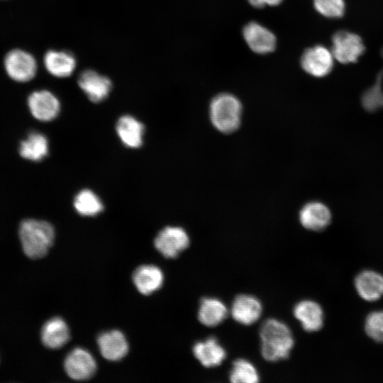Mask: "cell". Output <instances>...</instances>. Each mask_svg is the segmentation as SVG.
<instances>
[{
    "label": "cell",
    "instance_id": "4",
    "mask_svg": "<svg viewBox=\"0 0 383 383\" xmlns=\"http://www.w3.org/2000/svg\"><path fill=\"white\" fill-rule=\"evenodd\" d=\"M4 67L7 75L17 82H27L33 79L38 70L35 58L22 49H13L4 59Z\"/></svg>",
    "mask_w": 383,
    "mask_h": 383
},
{
    "label": "cell",
    "instance_id": "8",
    "mask_svg": "<svg viewBox=\"0 0 383 383\" xmlns=\"http://www.w3.org/2000/svg\"><path fill=\"white\" fill-rule=\"evenodd\" d=\"M64 367L67 375L77 381L90 379L96 370L94 358L89 351L82 348H76L68 353Z\"/></svg>",
    "mask_w": 383,
    "mask_h": 383
},
{
    "label": "cell",
    "instance_id": "28",
    "mask_svg": "<svg viewBox=\"0 0 383 383\" xmlns=\"http://www.w3.org/2000/svg\"><path fill=\"white\" fill-rule=\"evenodd\" d=\"M365 329L370 338L383 343V311L370 313L365 319Z\"/></svg>",
    "mask_w": 383,
    "mask_h": 383
},
{
    "label": "cell",
    "instance_id": "16",
    "mask_svg": "<svg viewBox=\"0 0 383 383\" xmlns=\"http://www.w3.org/2000/svg\"><path fill=\"white\" fill-rule=\"evenodd\" d=\"M293 314L307 332H316L323 327V311L320 304L314 301H299L294 306Z\"/></svg>",
    "mask_w": 383,
    "mask_h": 383
},
{
    "label": "cell",
    "instance_id": "26",
    "mask_svg": "<svg viewBox=\"0 0 383 383\" xmlns=\"http://www.w3.org/2000/svg\"><path fill=\"white\" fill-rule=\"evenodd\" d=\"M381 55L383 58V48L381 50ZM382 81H383V67L378 72L374 84L367 89L362 94L361 101L364 109L370 112L375 111L380 108H383L382 100Z\"/></svg>",
    "mask_w": 383,
    "mask_h": 383
},
{
    "label": "cell",
    "instance_id": "3",
    "mask_svg": "<svg viewBox=\"0 0 383 383\" xmlns=\"http://www.w3.org/2000/svg\"><path fill=\"white\" fill-rule=\"evenodd\" d=\"M242 111L240 101L231 94H218L210 103L211 121L213 126L223 133H232L240 127Z\"/></svg>",
    "mask_w": 383,
    "mask_h": 383
},
{
    "label": "cell",
    "instance_id": "13",
    "mask_svg": "<svg viewBox=\"0 0 383 383\" xmlns=\"http://www.w3.org/2000/svg\"><path fill=\"white\" fill-rule=\"evenodd\" d=\"M243 35L249 48L256 53H269L275 48V35L258 23H248L243 28Z\"/></svg>",
    "mask_w": 383,
    "mask_h": 383
},
{
    "label": "cell",
    "instance_id": "29",
    "mask_svg": "<svg viewBox=\"0 0 383 383\" xmlns=\"http://www.w3.org/2000/svg\"><path fill=\"white\" fill-rule=\"evenodd\" d=\"M248 1L252 6L257 9L262 8L265 6L263 0H248Z\"/></svg>",
    "mask_w": 383,
    "mask_h": 383
},
{
    "label": "cell",
    "instance_id": "24",
    "mask_svg": "<svg viewBox=\"0 0 383 383\" xmlns=\"http://www.w3.org/2000/svg\"><path fill=\"white\" fill-rule=\"evenodd\" d=\"M74 207L76 211L83 216H94L104 209L99 197L90 189L79 192L74 199Z\"/></svg>",
    "mask_w": 383,
    "mask_h": 383
},
{
    "label": "cell",
    "instance_id": "21",
    "mask_svg": "<svg viewBox=\"0 0 383 383\" xmlns=\"http://www.w3.org/2000/svg\"><path fill=\"white\" fill-rule=\"evenodd\" d=\"M70 330L66 322L60 317H54L45 322L41 331V340L45 346L58 349L70 340Z\"/></svg>",
    "mask_w": 383,
    "mask_h": 383
},
{
    "label": "cell",
    "instance_id": "31",
    "mask_svg": "<svg viewBox=\"0 0 383 383\" xmlns=\"http://www.w3.org/2000/svg\"><path fill=\"white\" fill-rule=\"evenodd\" d=\"M382 100H383V87H382Z\"/></svg>",
    "mask_w": 383,
    "mask_h": 383
},
{
    "label": "cell",
    "instance_id": "12",
    "mask_svg": "<svg viewBox=\"0 0 383 383\" xmlns=\"http://www.w3.org/2000/svg\"><path fill=\"white\" fill-rule=\"evenodd\" d=\"M194 357L206 368L221 365L225 360L227 353L216 337H209L204 340L198 341L192 347Z\"/></svg>",
    "mask_w": 383,
    "mask_h": 383
},
{
    "label": "cell",
    "instance_id": "19",
    "mask_svg": "<svg viewBox=\"0 0 383 383\" xmlns=\"http://www.w3.org/2000/svg\"><path fill=\"white\" fill-rule=\"evenodd\" d=\"M164 275L162 270L153 265H143L133 272V282L143 295H150L162 286Z\"/></svg>",
    "mask_w": 383,
    "mask_h": 383
},
{
    "label": "cell",
    "instance_id": "25",
    "mask_svg": "<svg viewBox=\"0 0 383 383\" xmlns=\"http://www.w3.org/2000/svg\"><path fill=\"white\" fill-rule=\"evenodd\" d=\"M228 377L231 383H257L260 382V375L255 365L243 358L233 362Z\"/></svg>",
    "mask_w": 383,
    "mask_h": 383
},
{
    "label": "cell",
    "instance_id": "5",
    "mask_svg": "<svg viewBox=\"0 0 383 383\" xmlns=\"http://www.w3.org/2000/svg\"><path fill=\"white\" fill-rule=\"evenodd\" d=\"M335 60L342 64L354 63L365 52L360 36L348 30H338L332 37L331 49Z\"/></svg>",
    "mask_w": 383,
    "mask_h": 383
},
{
    "label": "cell",
    "instance_id": "30",
    "mask_svg": "<svg viewBox=\"0 0 383 383\" xmlns=\"http://www.w3.org/2000/svg\"><path fill=\"white\" fill-rule=\"evenodd\" d=\"M265 5L277 6L279 5L282 0H263Z\"/></svg>",
    "mask_w": 383,
    "mask_h": 383
},
{
    "label": "cell",
    "instance_id": "9",
    "mask_svg": "<svg viewBox=\"0 0 383 383\" xmlns=\"http://www.w3.org/2000/svg\"><path fill=\"white\" fill-rule=\"evenodd\" d=\"M27 102L32 116L40 121H52L60 111L59 99L53 93L46 89L32 92L28 97Z\"/></svg>",
    "mask_w": 383,
    "mask_h": 383
},
{
    "label": "cell",
    "instance_id": "2",
    "mask_svg": "<svg viewBox=\"0 0 383 383\" xmlns=\"http://www.w3.org/2000/svg\"><path fill=\"white\" fill-rule=\"evenodd\" d=\"M19 238L24 253L31 259H39L44 257L52 245L55 230L47 221L25 219L20 224Z\"/></svg>",
    "mask_w": 383,
    "mask_h": 383
},
{
    "label": "cell",
    "instance_id": "23",
    "mask_svg": "<svg viewBox=\"0 0 383 383\" xmlns=\"http://www.w3.org/2000/svg\"><path fill=\"white\" fill-rule=\"evenodd\" d=\"M49 145L46 136L38 131H31L21 142L19 153L24 159L33 162L43 160L48 154Z\"/></svg>",
    "mask_w": 383,
    "mask_h": 383
},
{
    "label": "cell",
    "instance_id": "15",
    "mask_svg": "<svg viewBox=\"0 0 383 383\" xmlns=\"http://www.w3.org/2000/svg\"><path fill=\"white\" fill-rule=\"evenodd\" d=\"M299 217L302 226L313 231L326 229L331 221L329 209L318 201H311L305 204L301 209Z\"/></svg>",
    "mask_w": 383,
    "mask_h": 383
},
{
    "label": "cell",
    "instance_id": "18",
    "mask_svg": "<svg viewBox=\"0 0 383 383\" xmlns=\"http://www.w3.org/2000/svg\"><path fill=\"white\" fill-rule=\"evenodd\" d=\"M228 315L226 304L216 297H204L200 300L197 312L199 321L206 327H216L222 323Z\"/></svg>",
    "mask_w": 383,
    "mask_h": 383
},
{
    "label": "cell",
    "instance_id": "14",
    "mask_svg": "<svg viewBox=\"0 0 383 383\" xmlns=\"http://www.w3.org/2000/svg\"><path fill=\"white\" fill-rule=\"evenodd\" d=\"M101 355L110 361L123 359L128 352V343L122 332L112 330L103 332L97 338Z\"/></svg>",
    "mask_w": 383,
    "mask_h": 383
},
{
    "label": "cell",
    "instance_id": "17",
    "mask_svg": "<svg viewBox=\"0 0 383 383\" xmlns=\"http://www.w3.org/2000/svg\"><path fill=\"white\" fill-rule=\"evenodd\" d=\"M43 63L46 70L53 77H68L74 72L77 61L70 52L48 50L44 55Z\"/></svg>",
    "mask_w": 383,
    "mask_h": 383
},
{
    "label": "cell",
    "instance_id": "1",
    "mask_svg": "<svg viewBox=\"0 0 383 383\" xmlns=\"http://www.w3.org/2000/svg\"><path fill=\"white\" fill-rule=\"evenodd\" d=\"M260 353L264 360L276 362L287 359L294 346L290 328L276 318H268L259 331Z\"/></svg>",
    "mask_w": 383,
    "mask_h": 383
},
{
    "label": "cell",
    "instance_id": "27",
    "mask_svg": "<svg viewBox=\"0 0 383 383\" xmlns=\"http://www.w3.org/2000/svg\"><path fill=\"white\" fill-rule=\"evenodd\" d=\"M315 9L322 16L329 18H339L345 13L344 0H313Z\"/></svg>",
    "mask_w": 383,
    "mask_h": 383
},
{
    "label": "cell",
    "instance_id": "22",
    "mask_svg": "<svg viewBox=\"0 0 383 383\" xmlns=\"http://www.w3.org/2000/svg\"><path fill=\"white\" fill-rule=\"evenodd\" d=\"M144 129L143 123L130 115L122 116L116 126L120 140L130 148H138L142 145Z\"/></svg>",
    "mask_w": 383,
    "mask_h": 383
},
{
    "label": "cell",
    "instance_id": "10",
    "mask_svg": "<svg viewBox=\"0 0 383 383\" xmlns=\"http://www.w3.org/2000/svg\"><path fill=\"white\" fill-rule=\"evenodd\" d=\"M262 311V304L256 296L240 294L234 298L230 313L237 323L244 326H250L260 318Z\"/></svg>",
    "mask_w": 383,
    "mask_h": 383
},
{
    "label": "cell",
    "instance_id": "11",
    "mask_svg": "<svg viewBox=\"0 0 383 383\" xmlns=\"http://www.w3.org/2000/svg\"><path fill=\"white\" fill-rule=\"evenodd\" d=\"M77 82L88 99L94 103L106 99L112 89L111 81L93 70L83 71L79 74Z\"/></svg>",
    "mask_w": 383,
    "mask_h": 383
},
{
    "label": "cell",
    "instance_id": "20",
    "mask_svg": "<svg viewBox=\"0 0 383 383\" xmlns=\"http://www.w3.org/2000/svg\"><path fill=\"white\" fill-rule=\"evenodd\" d=\"M355 289L361 298L367 301L378 300L383 296V276L372 270H364L355 279Z\"/></svg>",
    "mask_w": 383,
    "mask_h": 383
},
{
    "label": "cell",
    "instance_id": "6",
    "mask_svg": "<svg viewBox=\"0 0 383 383\" xmlns=\"http://www.w3.org/2000/svg\"><path fill=\"white\" fill-rule=\"evenodd\" d=\"M190 238L187 231L179 226H167L162 229L154 240L158 252L165 258L174 259L187 249Z\"/></svg>",
    "mask_w": 383,
    "mask_h": 383
},
{
    "label": "cell",
    "instance_id": "7",
    "mask_svg": "<svg viewBox=\"0 0 383 383\" xmlns=\"http://www.w3.org/2000/svg\"><path fill=\"white\" fill-rule=\"evenodd\" d=\"M334 60L331 50L317 45L304 52L301 57V65L309 74L315 77H323L332 71Z\"/></svg>",
    "mask_w": 383,
    "mask_h": 383
}]
</instances>
